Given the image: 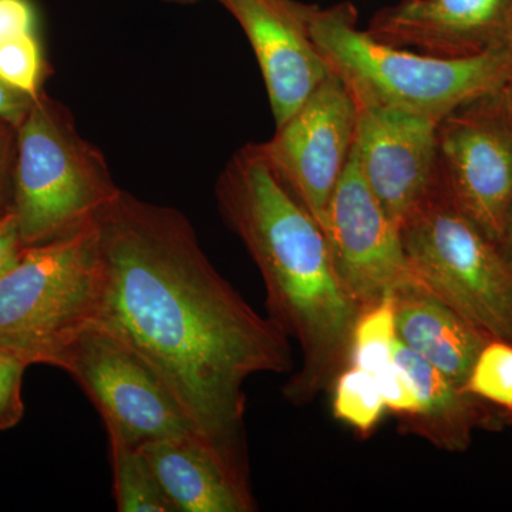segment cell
I'll use <instances>...</instances> for the list:
<instances>
[{
	"mask_svg": "<svg viewBox=\"0 0 512 512\" xmlns=\"http://www.w3.org/2000/svg\"><path fill=\"white\" fill-rule=\"evenodd\" d=\"M94 225V322L156 370L198 436L249 481L244 384L291 372L288 335L218 274L180 211L121 190Z\"/></svg>",
	"mask_w": 512,
	"mask_h": 512,
	"instance_id": "obj_1",
	"label": "cell"
},
{
	"mask_svg": "<svg viewBox=\"0 0 512 512\" xmlns=\"http://www.w3.org/2000/svg\"><path fill=\"white\" fill-rule=\"evenodd\" d=\"M215 195L261 272L269 318L301 348L302 365L282 393L295 406L311 403L350 366L362 312L340 285L322 228L276 177L259 143L231 157Z\"/></svg>",
	"mask_w": 512,
	"mask_h": 512,
	"instance_id": "obj_2",
	"label": "cell"
},
{
	"mask_svg": "<svg viewBox=\"0 0 512 512\" xmlns=\"http://www.w3.org/2000/svg\"><path fill=\"white\" fill-rule=\"evenodd\" d=\"M309 29L359 106L406 111L439 123L468 101L500 89L512 69L511 45L458 59L387 45L357 28L350 3L313 6Z\"/></svg>",
	"mask_w": 512,
	"mask_h": 512,
	"instance_id": "obj_3",
	"label": "cell"
},
{
	"mask_svg": "<svg viewBox=\"0 0 512 512\" xmlns=\"http://www.w3.org/2000/svg\"><path fill=\"white\" fill-rule=\"evenodd\" d=\"M120 191L69 109L43 92L35 97L16 127L12 212L23 247L92 227Z\"/></svg>",
	"mask_w": 512,
	"mask_h": 512,
	"instance_id": "obj_4",
	"label": "cell"
},
{
	"mask_svg": "<svg viewBox=\"0 0 512 512\" xmlns=\"http://www.w3.org/2000/svg\"><path fill=\"white\" fill-rule=\"evenodd\" d=\"M94 224L23 248L0 276V355L26 367H59L67 348L94 323L100 292Z\"/></svg>",
	"mask_w": 512,
	"mask_h": 512,
	"instance_id": "obj_5",
	"label": "cell"
},
{
	"mask_svg": "<svg viewBox=\"0 0 512 512\" xmlns=\"http://www.w3.org/2000/svg\"><path fill=\"white\" fill-rule=\"evenodd\" d=\"M400 235L421 285L490 338L512 343V265L437 181Z\"/></svg>",
	"mask_w": 512,
	"mask_h": 512,
	"instance_id": "obj_6",
	"label": "cell"
},
{
	"mask_svg": "<svg viewBox=\"0 0 512 512\" xmlns=\"http://www.w3.org/2000/svg\"><path fill=\"white\" fill-rule=\"evenodd\" d=\"M59 369L82 387L106 427L137 446L167 437L198 436L156 370L99 323L77 336L64 352Z\"/></svg>",
	"mask_w": 512,
	"mask_h": 512,
	"instance_id": "obj_7",
	"label": "cell"
},
{
	"mask_svg": "<svg viewBox=\"0 0 512 512\" xmlns=\"http://www.w3.org/2000/svg\"><path fill=\"white\" fill-rule=\"evenodd\" d=\"M437 183L498 245L512 202V119L500 89L468 101L440 121Z\"/></svg>",
	"mask_w": 512,
	"mask_h": 512,
	"instance_id": "obj_8",
	"label": "cell"
},
{
	"mask_svg": "<svg viewBox=\"0 0 512 512\" xmlns=\"http://www.w3.org/2000/svg\"><path fill=\"white\" fill-rule=\"evenodd\" d=\"M357 117L355 97L332 72L271 140L259 143L276 177L320 228L352 156Z\"/></svg>",
	"mask_w": 512,
	"mask_h": 512,
	"instance_id": "obj_9",
	"label": "cell"
},
{
	"mask_svg": "<svg viewBox=\"0 0 512 512\" xmlns=\"http://www.w3.org/2000/svg\"><path fill=\"white\" fill-rule=\"evenodd\" d=\"M333 268L360 312L414 281L400 228L360 173L355 147L322 225Z\"/></svg>",
	"mask_w": 512,
	"mask_h": 512,
	"instance_id": "obj_10",
	"label": "cell"
},
{
	"mask_svg": "<svg viewBox=\"0 0 512 512\" xmlns=\"http://www.w3.org/2000/svg\"><path fill=\"white\" fill-rule=\"evenodd\" d=\"M437 127L439 121L406 111L359 106L353 146L357 164L399 228L436 185Z\"/></svg>",
	"mask_w": 512,
	"mask_h": 512,
	"instance_id": "obj_11",
	"label": "cell"
},
{
	"mask_svg": "<svg viewBox=\"0 0 512 512\" xmlns=\"http://www.w3.org/2000/svg\"><path fill=\"white\" fill-rule=\"evenodd\" d=\"M217 2L244 29L264 76L275 126H281L332 73L312 40L313 6L298 0Z\"/></svg>",
	"mask_w": 512,
	"mask_h": 512,
	"instance_id": "obj_12",
	"label": "cell"
},
{
	"mask_svg": "<svg viewBox=\"0 0 512 512\" xmlns=\"http://www.w3.org/2000/svg\"><path fill=\"white\" fill-rule=\"evenodd\" d=\"M366 32L426 55L477 56L512 46V0H402L375 13Z\"/></svg>",
	"mask_w": 512,
	"mask_h": 512,
	"instance_id": "obj_13",
	"label": "cell"
},
{
	"mask_svg": "<svg viewBox=\"0 0 512 512\" xmlns=\"http://www.w3.org/2000/svg\"><path fill=\"white\" fill-rule=\"evenodd\" d=\"M175 512H251V484L197 434L140 444Z\"/></svg>",
	"mask_w": 512,
	"mask_h": 512,
	"instance_id": "obj_14",
	"label": "cell"
},
{
	"mask_svg": "<svg viewBox=\"0 0 512 512\" xmlns=\"http://www.w3.org/2000/svg\"><path fill=\"white\" fill-rule=\"evenodd\" d=\"M393 359L409 376L419 403L416 412L397 417L406 433L439 450L463 453L477 430L495 429L507 420L504 410L497 412L493 404L458 386L399 340L394 343Z\"/></svg>",
	"mask_w": 512,
	"mask_h": 512,
	"instance_id": "obj_15",
	"label": "cell"
},
{
	"mask_svg": "<svg viewBox=\"0 0 512 512\" xmlns=\"http://www.w3.org/2000/svg\"><path fill=\"white\" fill-rule=\"evenodd\" d=\"M392 296L397 340L458 386H466L478 355L493 338L417 279Z\"/></svg>",
	"mask_w": 512,
	"mask_h": 512,
	"instance_id": "obj_16",
	"label": "cell"
},
{
	"mask_svg": "<svg viewBox=\"0 0 512 512\" xmlns=\"http://www.w3.org/2000/svg\"><path fill=\"white\" fill-rule=\"evenodd\" d=\"M109 433L114 500L120 512H175L140 446L119 431Z\"/></svg>",
	"mask_w": 512,
	"mask_h": 512,
	"instance_id": "obj_17",
	"label": "cell"
},
{
	"mask_svg": "<svg viewBox=\"0 0 512 512\" xmlns=\"http://www.w3.org/2000/svg\"><path fill=\"white\" fill-rule=\"evenodd\" d=\"M332 390L333 416L362 436L372 433L386 410L375 376L349 366L335 380Z\"/></svg>",
	"mask_w": 512,
	"mask_h": 512,
	"instance_id": "obj_18",
	"label": "cell"
},
{
	"mask_svg": "<svg viewBox=\"0 0 512 512\" xmlns=\"http://www.w3.org/2000/svg\"><path fill=\"white\" fill-rule=\"evenodd\" d=\"M393 296L360 313L350 343V366L375 375L393 362L396 343Z\"/></svg>",
	"mask_w": 512,
	"mask_h": 512,
	"instance_id": "obj_19",
	"label": "cell"
},
{
	"mask_svg": "<svg viewBox=\"0 0 512 512\" xmlns=\"http://www.w3.org/2000/svg\"><path fill=\"white\" fill-rule=\"evenodd\" d=\"M464 389L484 402L512 412V343L491 339L478 355Z\"/></svg>",
	"mask_w": 512,
	"mask_h": 512,
	"instance_id": "obj_20",
	"label": "cell"
},
{
	"mask_svg": "<svg viewBox=\"0 0 512 512\" xmlns=\"http://www.w3.org/2000/svg\"><path fill=\"white\" fill-rule=\"evenodd\" d=\"M46 67L36 32L0 40V79L26 96H39Z\"/></svg>",
	"mask_w": 512,
	"mask_h": 512,
	"instance_id": "obj_21",
	"label": "cell"
},
{
	"mask_svg": "<svg viewBox=\"0 0 512 512\" xmlns=\"http://www.w3.org/2000/svg\"><path fill=\"white\" fill-rule=\"evenodd\" d=\"M28 369L22 363L0 355V431L13 429L25 414L23 376Z\"/></svg>",
	"mask_w": 512,
	"mask_h": 512,
	"instance_id": "obj_22",
	"label": "cell"
},
{
	"mask_svg": "<svg viewBox=\"0 0 512 512\" xmlns=\"http://www.w3.org/2000/svg\"><path fill=\"white\" fill-rule=\"evenodd\" d=\"M373 376H375L386 409L396 414L397 417L416 412L419 403H417L413 384L402 367L394 362V359L389 365L377 370Z\"/></svg>",
	"mask_w": 512,
	"mask_h": 512,
	"instance_id": "obj_23",
	"label": "cell"
},
{
	"mask_svg": "<svg viewBox=\"0 0 512 512\" xmlns=\"http://www.w3.org/2000/svg\"><path fill=\"white\" fill-rule=\"evenodd\" d=\"M15 156L16 127L0 119V215L12 211Z\"/></svg>",
	"mask_w": 512,
	"mask_h": 512,
	"instance_id": "obj_24",
	"label": "cell"
},
{
	"mask_svg": "<svg viewBox=\"0 0 512 512\" xmlns=\"http://www.w3.org/2000/svg\"><path fill=\"white\" fill-rule=\"evenodd\" d=\"M36 32V10L30 0H0V40Z\"/></svg>",
	"mask_w": 512,
	"mask_h": 512,
	"instance_id": "obj_25",
	"label": "cell"
},
{
	"mask_svg": "<svg viewBox=\"0 0 512 512\" xmlns=\"http://www.w3.org/2000/svg\"><path fill=\"white\" fill-rule=\"evenodd\" d=\"M23 248L13 212L0 215V276L15 264Z\"/></svg>",
	"mask_w": 512,
	"mask_h": 512,
	"instance_id": "obj_26",
	"label": "cell"
},
{
	"mask_svg": "<svg viewBox=\"0 0 512 512\" xmlns=\"http://www.w3.org/2000/svg\"><path fill=\"white\" fill-rule=\"evenodd\" d=\"M32 97L18 92L0 79V119L18 127L32 104Z\"/></svg>",
	"mask_w": 512,
	"mask_h": 512,
	"instance_id": "obj_27",
	"label": "cell"
},
{
	"mask_svg": "<svg viewBox=\"0 0 512 512\" xmlns=\"http://www.w3.org/2000/svg\"><path fill=\"white\" fill-rule=\"evenodd\" d=\"M498 248L501 249L507 261L512 265V202L507 218H505L503 234H501L500 241H498Z\"/></svg>",
	"mask_w": 512,
	"mask_h": 512,
	"instance_id": "obj_28",
	"label": "cell"
},
{
	"mask_svg": "<svg viewBox=\"0 0 512 512\" xmlns=\"http://www.w3.org/2000/svg\"><path fill=\"white\" fill-rule=\"evenodd\" d=\"M500 96L503 99L505 109H507L512 119V69L507 79H505L503 86L500 87Z\"/></svg>",
	"mask_w": 512,
	"mask_h": 512,
	"instance_id": "obj_29",
	"label": "cell"
},
{
	"mask_svg": "<svg viewBox=\"0 0 512 512\" xmlns=\"http://www.w3.org/2000/svg\"><path fill=\"white\" fill-rule=\"evenodd\" d=\"M175 2L192 3V2H198V0H175Z\"/></svg>",
	"mask_w": 512,
	"mask_h": 512,
	"instance_id": "obj_30",
	"label": "cell"
},
{
	"mask_svg": "<svg viewBox=\"0 0 512 512\" xmlns=\"http://www.w3.org/2000/svg\"><path fill=\"white\" fill-rule=\"evenodd\" d=\"M507 420L512 421V412L510 414H507Z\"/></svg>",
	"mask_w": 512,
	"mask_h": 512,
	"instance_id": "obj_31",
	"label": "cell"
}]
</instances>
